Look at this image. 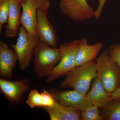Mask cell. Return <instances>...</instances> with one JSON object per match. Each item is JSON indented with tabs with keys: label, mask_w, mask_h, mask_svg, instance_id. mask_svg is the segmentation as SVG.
<instances>
[{
	"label": "cell",
	"mask_w": 120,
	"mask_h": 120,
	"mask_svg": "<svg viewBox=\"0 0 120 120\" xmlns=\"http://www.w3.org/2000/svg\"><path fill=\"white\" fill-rule=\"evenodd\" d=\"M97 74L96 61L86 63L76 67L67 74L60 83V88H71L87 94L91 82Z\"/></svg>",
	"instance_id": "cell-1"
},
{
	"label": "cell",
	"mask_w": 120,
	"mask_h": 120,
	"mask_svg": "<svg viewBox=\"0 0 120 120\" xmlns=\"http://www.w3.org/2000/svg\"><path fill=\"white\" fill-rule=\"evenodd\" d=\"M33 56L35 73L39 79L49 76L61 57L59 48L51 47L39 40L35 48Z\"/></svg>",
	"instance_id": "cell-2"
},
{
	"label": "cell",
	"mask_w": 120,
	"mask_h": 120,
	"mask_svg": "<svg viewBox=\"0 0 120 120\" xmlns=\"http://www.w3.org/2000/svg\"><path fill=\"white\" fill-rule=\"evenodd\" d=\"M97 77L105 89L110 93L120 86V68L111 58L107 50H104L96 60Z\"/></svg>",
	"instance_id": "cell-3"
},
{
	"label": "cell",
	"mask_w": 120,
	"mask_h": 120,
	"mask_svg": "<svg viewBox=\"0 0 120 120\" xmlns=\"http://www.w3.org/2000/svg\"><path fill=\"white\" fill-rule=\"evenodd\" d=\"M18 39L11 47L15 51L20 70L24 71L30 66L34 50L39 41L38 36L30 34L22 26L19 27Z\"/></svg>",
	"instance_id": "cell-4"
},
{
	"label": "cell",
	"mask_w": 120,
	"mask_h": 120,
	"mask_svg": "<svg viewBox=\"0 0 120 120\" xmlns=\"http://www.w3.org/2000/svg\"><path fill=\"white\" fill-rule=\"evenodd\" d=\"M80 40L61 43L59 46L61 57L60 62L47 77L46 82L50 83L63 76L66 75L76 67V58Z\"/></svg>",
	"instance_id": "cell-5"
},
{
	"label": "cell",
	"mask_w": 120,
	"mask_h": 120,
	"mask_svg": "<svg viewBox=\"0 0 120 120\" xmlns=\"http://www.w3.org/2000/svg\"><path fill=\"white\" fill-rule=\"evenodd\" d=\"M50 6V0H26L22 4L20 25L30 34L38 37L36 28L37 12L39 9L48 11Z\"/></svg>",
	"instance_id": "cell-6"
},
{
	"label": "cell",
	"mask_w": 120,
	"mask_h": 120,
	"mask_svg": "<svg viewBox=\"0 0 120 120\" xmlns=\"http://www.w3.org/2000/svg\"><path fill=\"white\" fill-rule=\"evenodd\" d=\"M61 13L75 22H82L94 17V11L86 0H60Z\"/></svg>",
	"instance_id": "cell-7"
},
{
	"label": "cell",
	"mask_w": 120,
	"mask_h": 120,
	"mask_svg": "<svg viewBox=\"0 0 120 120\" xmlns=\"http://www.w3.org/2000/svg\"><path fill=\"white\" fill-rule=\"evenodd\" d=\"M29 81L27 79L11 81L0 79V91L11 105L17 104L24 101V94L30 90Z\"/></svg>",
	"instance_id": "cell-8"
},
{
	"label": "cell",
	"mask_w": 120,
	"mask_h": 120,
	"mask_svg": "<svg viewBox=\"0 0 120 120\" xmlns=\"http://www.w3.org/2000/svg\"><path fill=\"white\" fill-rule=\"evenodd\" d=\"M50 92L56 101L65 105L76 109L80 112L92 105L87 94L76 90L61 91L52 88Z\"/></svg>",
	"instance_id": "cell-9"
},
{
	"label": "cell",
	"mask_w": 120,
	"mask_h": 120,
	"mask_svg": "<svg viewBox=\"0 0 120 120\" xmlns=\"http://www.w3.org/2000/svg\"><path fill=\"white\" fill-rule=\"evenodd\" d=\"M48 11L39 9L37 12L36 28L39 41L49 46L57 48L58 38L55 29L47 19Z\"/></svg>",
	"instance_id": "cell-10"
},
{
	"label": "cell",
	"mask_w": 120,
	"mask_h": 120,
	"mask_svg": "<svg viewBox=\"0 0 120 120\" xmlns=\"http://www.w3.org/2000/svg\"><path fill=\"white\" fill-rule=\"evenodd\" d=\"M104 47L102 42H98L93 45H89L86 38L80 40L79 48L76 58V67L86 63L96 61L98 56Z\"/></svg>",
	"instance_id": "cell-11"
},
{
	"label": "cell",
	"mask_w": 120,
	"mask_h": 120,
	"mask_svg": "<svg viewBox=\"0 0 120 120\" xmlns=\"http://www.w3.org/2000/svg\"><path fill=\"white\" fill-rule=\"evenodd\" d=\"M40 108L47 112L51 120H82L79 110L65 105L57 101L52 107Z\"/></svg>",
	"instance_id": "cell-12"
},
{
	"label": "cell",
	"mask_w": 120,
	"mask_h": 120,
	"mask_svg": "<svg viewBox=\"0 0 120 120\" xmlns=\"http://www.w3.org/2000/svg\"><path fill=\"white\" fill-rule=\"evenodd\" d=\"M17 56L13 50L9 48L6 43L0 42V75L11 80L16 61Z\"/></svg>",
	"instance_id": "cell-13"
},
{
	"label": "cell",
	"mask_w": 120,
	"mask_h": 120,
	"mask_svg": "<svg viewBox=\"0 0 120 120\" xmlns=\"http://www.w3.org/2000/svg\"><path fill=\"white\" fill-rule=\"evenodd\" d=\"M87 95L92 104L99 108L105 107L112 100L111 93L106 90L97 76L94 79L91 88Z\"/></svg>",
	"instance_id": "cell-14"
},
{
	"label": "cell",
	"mask_w": 120,
	"mask_h": 120,
	"mask_svg": "<svg viewBox=\"0 0 120 120\" xmlns=\"http://www.w3.org/2000/svg\"><path fill=\"white\" fill-rule=\"evenodd\" d=\"M9 5L10 10L5 26V37L11 38L19 33L22 7L21 4L17 0H9Z\"/></svg>",
	"instance_id": "cell-15"
},
{
	"label": "cell",
	"mask_w": 120,
	"mask_h": 120,
	"mask_svg": "<svg viewBox=\"0 0 120 120\" xmlns=\"http://www.w3.org/2000/svg\"><path fill=\"white\" fill-rule=\"evenodd\" d=\"M99 109L103 120H120V100L112 99L106 106Z\"/></svg>",
	"instance_id": "cell-16"
},
{
	"label": "cell",
	"mask_w": 120,
	"mask_h": 120,
	"mask_svg": "<svg viewBox=\"0 0 120 120\" xmlns=\"http://www.w3.org/2000/svg\"><path fill=\"white\" fill-rule=\"evenodd\" d=\"M82 120H103L99 108L95 105H91L81 112Z\"/></svg>",
	"instance_id": "cell-17"
},
{
	"label": "cell",
	"mask_w": 120,
	"mask_h": 120,
	"mask_svg": "<svg viewBox=\"0 0 120 120\" xmlns=\"http://www.w3.org/2000/svg\"><path fill=\"white\" fill-rule=\"evenodd\" d=\"M26 103L31 109L40 108L42 106L41 94L36 89L32 90L29 93Z\"/></svg>",
	"instance_id": "cell-18"
},
{
	"label": "cell",
	"mask_w": 120,
	"mask_h": 120,
	"mask_svg": "<svg viewBox=\"0 0 120 120\" xmlns=\"http://www.w3.org/2000/svg\"><path fill=\"white\" fill-rule=\"evenodd\" d=\"M10 10L9 0H0V31L7 23Z\"/></svg>",
	"instance_id": "cell-19"
},
{
	"label": "cell",
	"mask_w": 120,
	"mask_h": 120,
	"mask_svg": "<svg viewBox=\"0 0 120 120\" xmlns=\"http://www.w3.org/2000/svg\"><path fill=\"white\" fill-rule=\"evenodd\" d=\"M107 50L110 56L120 68V43L109 45Z\"/></svg>",
	"instance_id": "cell-20"
},
{
	"label": "cell",
	"mask_w": 120,
	"mask_h": 120,
	"mask_svg": "<svg viewBox=\"0 0 120 120\" xmlns=\"http://www.w3.org/2000/svg\"><path fill=\"white\" fill-rule=\"evenodd\" d=\"M41 94L42 104V106L41 107H52L55 105L56 101L50 92L44 90Z\"/></svg>",
	"instance_id": "cell-21"
},
{
	"label": "cell",
	"mask_w": 120,
	"mask_h": 120,
	"mask_svg": "<svg viewBox=\"0 0 120 120\" xmlns=\"http://www.w3.org/2000/svg\"><path fill=\"white\" fill-rule=\"evenodd\" d=\"M99 5L97 9L94 11V17L98 20L101 17L102 9L107 0H98Z\"/></svg>",
	"instance_id": "cell-22"
},
{
	"label": "cell",
	"mask_w": 120,
	"mask_h": 120,
	"mask_svg": "<svg viewBox=\"0 0 120 120\" xmlns=\"http://www.w3.org/2000/svg\"><path fill=\"white\" fill-rule=\"evenodd\" d=\"M112 99L120 100V86L115 91L111 93Z\"/></svg>",
	"instance_id": "cell-23"
},
{
	"label": "cell",
	"mask_w": 120,
	"mask_h": 120,
	"mask_svg": "<svg viewBox=\"0 0 120 120\" xmlns=\"http://www.w3.org/2000/svg\"><path fill=\"white\" fill-rule=\"evenodd\" d=\"M17 0L19 1L22 4L25 2L26 0Z\"/></svg>",
	"instance_id": "cell-24"
}]
</instances>
